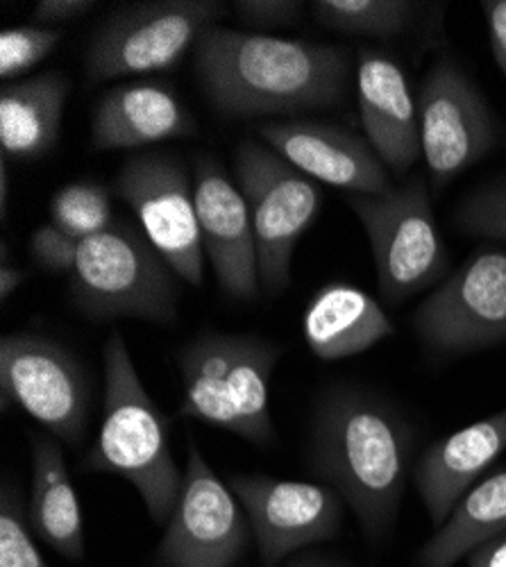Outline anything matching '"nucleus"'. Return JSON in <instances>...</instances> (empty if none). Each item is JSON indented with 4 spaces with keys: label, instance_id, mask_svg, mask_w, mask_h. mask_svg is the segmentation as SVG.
<instances>
[{
    "label": "nucleus",
    "instance_id": "f257e3e1",
    "mask_svg": "<svg viewBox=\"0 0 506 567\" xmlns=\"http://www.w3.org/2000/svg\"><path fill=\"white\" fill-rule=\"evenodd\" d=\"M413 450L416 430L384 395L337 384L316 400L309 470L343 497L371 547L384 545L393 534L413 472Z\"/></svg>",
    "mask_w": 506,
    "mask_h": 567
},
{
    "label": "nucleus",
    "instance_id": "f03ea898",
    "mask_svg": "<svg viewBox=\"0 0 506 567\" xmlns=\"http://www.w3.org/2000/svg\"><path fill=\"white\" fill-rule=\"evenodd\" d=\"M194 71L220 114L259 118L343 103L350 55L332 43L214 25L196 43Z\"/></svg>",
    "mask_w": 506,
    "mask_h": 567
},
{
    "label": "nucleus",
    "instance_id": "7ed1b4c3",
    "mask_svg": "<svg viewBox=\"0 0 506 567\" xmlns=\"http://www.w3.org/2000/svg\"><path fill=\"white\" fill-rule=\"evenodd\" d=\"M103 365L101 430L80 467L130 482L142 495L153 523L166 527L184 482V472L171 452L168 420L146 391L121 332L107 339Z\"/></svg>",
    "mask_w": 506,
    "mask_h": 567
},
{
    "label": "nucleus",
    "instance_id": "20e7f679",
    "mask_svg": "<svg viewBox=\"0 0 506 567\" xmlns=\"http://www.w3.org/2000/svg\"><path fill=\"white\" fill-rule=\"evenodd\" d=\"M282 352V346L257 334H196L175 350L184 386L177 417L205 422L259 447L272 445L270 380Z\"/></svg>",
    "mask_w": 506,
    "mask_h": 567
},
{
    "label": "nucleus",
    "instance_id": "39448f33",
    "mask_svg": "<svg viewBox=\"0 0 506 567\" xmlns=\"http://www.w3.org/2000/svg\"><path fill=\"white\" fill-rule=\"evenodd\" d=\"M177 279L146 231L116 218L80 241L69 293L89 320L136 318L171 327L179 309Z\"/></svg>",
    "mask_w": 506,
    "mask_h": 567
},
{
    "label": "nucleus",
    "instance_id": "423d86ee",
    "mask_svg": "<svg viewBox=\"0 0 506 567\" xmlns=\"http://www.w3.org/2000/svg\"><path fill=\"white\" fill-rule=\"evenodd\" d=\"M348 203L371 241L384 305L397 307L445 275L447 250L425 177L413 175L382 194L350 196Z\"/></svg>",
    "mask_w": 506,
    "mask_h": 567
},
{
    "label": "nucleus",
    "instance_id": "0eeeda50",
    "mask_svg": "<svg viewBox=\"0 0 506 567\" xmlns=\"http://www.w3.org/2000/svg\"><path fill=\"white\" fill-rule=\"evenodd\" d=\"M227 8L218 0H146L110 14L84 51L91 84L173 69Z\"/></svg>",
    "mask_w": 506,
    "mask_h": 567
},
{
    "label": "nucleus",
    "instance_id": "6e6552de",
    "mask_svg": "<svg viewBox=\"0 0 506 567\" xmlns=\"http://www.w3.org/2000/svg\"><path fill=\"white\" fill-rule=\"evenodd\" d=\"M235 175L255 229L261 291L275 298L289 287L293 250L326 196L311 177L250 138L237 148Z\"/></svg>",
    "mask_w": 506,
    "mask_h": 567
},
{
    "label": "nucleus",
    "instance_id": "1a4fd4ad",
    "mask_svg": "<svg viewBox=\"0 0 506 567\" xmlns=\"http://www.w3.org/2000/svg\"><path fill=\"white\" fill-rule=\"evenodd\" d=\"M3 411L23 409L58 441L78 447L89 427L91 380L82 361L51 337L6 334L0 341Z\"/></svg>",
    "mask_w": 506,
    "mask_h": 567
},
{
    "label": "nucleus",
    "instance_id": "9d476101",
    "mask_svg": "<svg viewBox=\"0 0 506 567\" xmlns=\"http://www.w3.org/2000/svg\"><path fill=\"white\" fill-rule=\"evenodd\" d=\"M112 192L136 214L175 275L203 287L205 248L187 164L173 151L134 153L121 164Z\"/></svg>",
    "mask_w": 506,
    "mask_h": 567
},
{
    "label": "nucleus",
    "instance_id": "9b49d317",
    "mask_svg": "<svg viewBox=\"0 0 506 567\" xmlns=\"http://www.w3.org/2000/svg\"><path fill=\"white\" fill-rule=\"evenodd\" d=\"M427 352L456 357L506 341V252L479 246L413 311Z\"/></svg>",
    "mask_w": 506,
    "mask_h": 567
},
{
    "label": "nucleus",
    "instance_id": "f8f14e48",
    "mask_svg": "<svg viewBox=\"0 0 506 567\" xmlns=\"http://www.w3.org/2000/svg\"><path fill=\"white\" fill-rule=\"evenodd\" d=\"M248 515L189 439L177 506L157 545V567H235L248 549Z\"/></svg>",
    "mask_w": 506,
    "mask_h": 567
},
{
    "label": "nucleus",
    "instance_id": "ddd939ff",
    "mask_svg": "<svg viewBox=\"0 0 506 567\" xmlns=\"http://www.w3.org/2000/svg\"><path fill=\"white\" fill-rule=\"evenodd\" d=\"M421 148L436 192L490 155L499 141L497 121L475 86L450 55L427 71L419 96Z\"/></svg>",
    "mask_w": 506,
    "mask_h": 567
},
{
    "label": "nucleus",
    "instance_id": "4468645a",
    "mask_svg": "<svg viewBox=\"0 0 506 567\" xmlns=\"http://www.w3.org/2000/svg\"><path fill=\"white\" fill-rule=\"evenodd\" d=\"M227 486L241 502L264 567L339 536L345 519L343 497L313 482L268 475H235Z\"/></svg>",
    "mask_w": 506,
    "mask_h": 567
},
{
    "label": "nucleus",
    "instance_id": "2eb2a0df",
    "mask_svg": "<svg viewBox=\"0 0 506 567\" xmlns=\"http://www.w3.org/2000/svg\"><path fill=\"white\" fill-rule=\"evenodd\" d=\"M194 200L205 257L214 268L218 287L233 300H257L261 281L248 203L239 184H233L211 155L196 159Z\"/></svg>",
    "mask_w": 506,
    "mask_h": 567
},
{
    "label": "nucleus",
    "instance_id": "dca6fc26",
    "mask_svg": "<svg viewBox=\"0 0 506 567\" xmlns=\"http://www.w3.org/2000/svg\"><path fill=\"white\" fill-rule=\"evenodd\" d=\"M270 151L278 153L313 182H323L352 196L382 194L391 173L368 141L345 127L313 121H278L259 125Z\"/></svg>",
    "mask_w": 506,
    "mask_h": 567
},
{
    "label": "nucleus",
    "instance_id": "f3484780",
    "mask_svg": "<svg viewBox=\"0 0 506 567\" xmlns=\"http://www.w3.org/2000/svg\"><path fill=\"white\" fill-rule=\"evenodd\" d=\"M357 101L365 141L395 177H404L423 157L421 116L400 62L363 49L357 66Z\"/></svg>",
    "mask_w": 506,
    "mask_h": 567
},
{
    "label": "nucleus",
    "instance_id": "a211bd4d",
    "mask_svg": "<svg viewBox=\"0 0 506 567\" xmlns=\"http://www.w3.org/2000/svg\"><path fill=\"white\" fill-rule=\"evenodd\" d=\"M504 450L506 406L425 447L413 465L411 477L427 508L434 532L445 525L454 506L477 486V480Z\"/></svg>",
    "mask_w": 506,
    "mask_h": 567
},
{
    "label": "nucleus",
    "instance_id": "6ab92c4d",
    "mask_svg": "<svg viewBox=\"0 0 506 567\" xmlns=\"http://www.w3.org/2000/svg\"><path fill=\"white\" fill-rule=\"evenodd\" d=\"M196 132V118L168 84L136 80L114 86L99 101L91 118V146L101 153L140 151Z\"/></svg>",
    "mask_w": 506,
    "mask_h": 567
},
{
    "label": "nucleus",
    "instance_id": "aec40b11",
    "mask_svg": "<svg viewBox=\"0 0 506 567\" xmlns=\"http://www.w3.org/2000/svg\"><path fill=\"white\" fill-rule=\"evenodd\" d=\"M395 334L382 305L348 281L318 289L302 313V337L316 359L339 361L363 354Z\"/></svg>",
    "mask_w": 506,
    "mask_h": 567
},
{
    "label": "nucleus",
    "instance_id": "412c9836",
    "mask_svg": "<svg viewBox=\"0 0 506 567\" xmlns=\"http://www.w3.org/2000/svg\"><path fill=\"white\" fill-rule=\"evenodd\" d=\"M71 80L60 71L39 73L0 89V148L3 157L34 162L49 157L62 132Z\"/></svg>",
    "mask_w": 506,
    "mask_h": 567
},
{
    "label": "nucleus",
    "instance_id": "4be33fe9",
    "mask_svg": "<svg viewBox=\"0 0 506 567\" xmlns=\"http://www.w3.org/2000/svg\"><path fill=\"white\" fill-rule=\"evenodd\" d=\"M32 491L28 523L34 536L60 556L82 563L86 554L84 517L78 493L69 477L62 447L51 434L30 436Z\"/></svg>",
    "mask_w": 506,
    "mask_h": 567
},
{
    "label": "nucleus",
    "instance_id": "5701e85b",
    "mask_svg": "<svg viewBox=\"0 0 506 567\" xmlns=\"http://www.w3.org/2000/svg\"><path fill=\"white\" fill-rule=\"evenodd\" d=\"M506 534V470L479 482L454 506L419 554V567H454L479 545Z\"/></svg>",
    "mask_w": 506,
    "mask_h": 567
},
{
    "label": "nucleus",
    "instance_id": "b1692460",
    "mask_svg": "<svg viewBox=\"0 0 506 567\" xmlns=\"http://www.w3.org/2000/svg\"><path fill=\"white\" fill-rule=\"evenodd\" d=\"M419 6L409 0H318L313 17L320 25L352 37L391 39L411 28Z\"/></svg>",
    "mask_w": 506,
    "mask_h": 567
},
{
    "label": "nucleus",
    "instance_id": "393cba45",
    "mask_svg": "<svg viewBox=\"0 0 506 567\" xmlns=\"http://www.w3.org/2000/svg\"><path fill=\"white\" fill-rule=\"evenodd\" d=\"M49 212L51 223L71 234L78 241L107 229L116 220L110 188L94 179L64 184L51 198Z\"/></svg>",
    "mask_w": 506,
    "mask_h": 567
},
{
    "label": "nucleus",
    "instance_id": "a878e982",
    "mask_svg": "<svg viewBox=\"0 0 506 567\" xmlns=\"http://www.w3.org/2000/svg\"><path fill=\"white\" fill-rule=\"evenodd\" d=\"M34 538L21 488L6 480L0 488V567H49Z\"/></svg>",
    "mask_w": 506,
    "mask_h": 567
},
{
    "label": "nucleus",
    "instance_id": "bb28decb",
    "mask_svg": "<svg viewBox=\"0 0 506 567\" xmlns=\"http://www.w3.org/2000/svg\"><path fill=\"white\" fill-rule=\"evenodd\" d=\"M452 220L458 231L506 244V175L477 186L458 200Z\"/></svg>",
    "mask_w": 506,
    "mask_h": 567
},
{
    "label": "nucleus",
    "instance_id": "cd10ccee",
    "mask_svg": "<svg viewBox=\"0 0 506 567\" xmlns=\"http://www.w3.org/2000/svg\"><path fill=\"white\" fill-rule=\"evenodd\" d=\"M62 37V28H6L0 32V78L14 80L28 73L58 49Z\"/></svg>",
    "mask_w": 506,
    "mask_h": 567
},
{
    "label": "nucleus",
    "instance_id": "c85d7f7f",
    "mask_svg": "<svg viewBox=\"0 0 506 567\" xmlns=\"http://www.w3.org/2000/svg\"><path fill=\"white\" fill-rule=\"evenodd\" d=\"M78 252L80 241L53 223L41 225L30 236V255L43 270L71 275L78 261Z\"/></svg>",
    "mask_w": 506,
    "mask_h": 567
},
{
    "label": "nucleus",
    "instance_id": "c756f323",
    "mask_svg": "<svg viewBox=\"0 0 506 567\" xmlns=\"http://www.w3.org/2000/svg\"><path fill=\"white\" fill-rule=\"evenodd\" d=\"M302 8L298 0H237L233 3L239 21L250 30H259V34L293 25Z\"/></svg>",
    "mask_w": 506,
    "mask_h": 567
},
{
    "label": "nucleus",
    "instance_id": "7c9ffc66",
    "mask_svg": "<svg viewBox=\"0 0 506 567\" xmlns=\"http://www.w3.org/2000/svg\"><path fill=\"white\" fill-rule=\"evenodd\" d=\"M94 8V0H39V3H34L32 23L43 28H62L64 23L89 14Z\"/></svg>",
    "mask_w": 506,
    "mask_h": 567
},
{
    "label": "nucleus",
    "instance_id": "2f4dec72",
    "mask_svg": "<svg viewBox=\"0 0 506 567\" xmlns=\"http://www.w3.org/2000/svg\"><path fill=\"white\" fill-rule=\"evenodd\" d=\"M482 10L486 17L490 53L506 80V0H486Z\"/></svg>",
    "mask_w": 506,
    "mask_h": 567
},
{
    "label": "nucleus",
    "instance_id": "473e14b6",
    "mask_svg": "<svg viewBox=\"0 0 506 567\" xmlns=\"http://www.w3.org/2000/svg\"><path fill=\"white\" fill-rule=\"evenodd\" d=\"M466 560L468 567H506V534L479 545Z\"/></svg>",
    "mask_w": 506,
    "mask_h": 567
},
{
    "label": "nucleus",
    "instance_id": "72a5a7b5",
    "mask_svg": "<svg viewBox=\"0 0 506 567\" xmlns=\"http://www.w3.org/2000/svg\"><path fill=\"white\" fill-rule=\"evenodd\" d=\"M25 281V272L17 266H10L8 261L0 264V300L8 302L10 296Z\"/></svg>",
    "mask_w": 506,
    "mask_h": 567
},
{
    "label": "nucleus",
    "instance_id": "f704fd0d",
    "mask_svg": "<svg viewBox=\"0 0 506 567\" xmlns=\"http://www.w3.org/2000/svg\"><path fill=\"white\" fill-rule=\"evenodd\" d=\"M287 567H352L341 558L334 556H326V554H307L296 558L293 563H289Z\"/></svg>",
    "mask_w": 506,
    "mask_h": 567
},
{
    "label": "nucleus",
    "instance_id": "c9c22d12",
    "mask_svg": "<svg viewBox=\"0 0 506 567\" xmlns=\"http://www.w3.org/2000/svg\"><path fill=\"white\" fill-rule=\"evenodd\" d=\"M8 192H10L8 157H3V162H0V216H3V218L8 214Z\"/></svg>",
    "mask_w": 506,
    "mask_h": 567
}]
</instances>
